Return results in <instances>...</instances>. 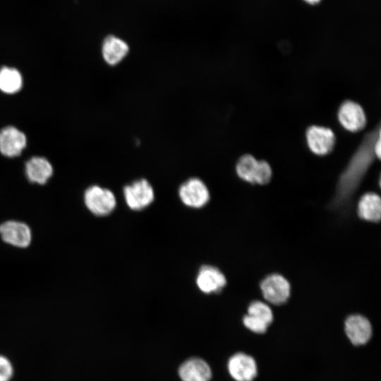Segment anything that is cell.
<instances>
[{
	"mask_svg": "<svg viewBox=\"0 0 381 381\" xmlns=\"http://www.w3.org/2000/svg\"><path fill=\"white\" fill-rule=\"evenodd\" d=\"M379 136H380V127L378 125L363 137L358 148L339 179L334 200L335 205L346 202L358 187L375 157L374 145Z\"/></svg>",
	"mask_w": 381,
	"mask_h": 381,
	"instance_id": "obj_1",
	"label": "cell"
},
{
	"mask_svg": "<svg viewBox=\"0 0 381 381\" xmlns=\"http://www.w3.org/2000/svg\"><path fill=\"white\" fill-rule=\"evenodd\" d=\"M84 202L90 212L100 217L109 214L116 206V199L113 192L97 185L91 186L85 190Z\"/></svg>",
	"mask_w": 381,
	"mask_h": 381,
	"instance_id": "obj_2",
	"label": "cell"
},
{
	"mask_svg": "<svg viewBox=\"0 0 381 381\" xmlns=\"http://www.w3.org/2000/svg\"><path fill=\"white\" fill-rule=\"evenodd\" d=\"M124 200L128 207L140 211L148 207L155 200V191L150 183L142 178L126 185L123 188Z\"/></svg>",
	"mask_w": 381,
	"mask_h": 381,
	"instance_id": "obj_3",
	"label": "cell"
},
{
	"mask_svg": "<svg viewBox=\"0 0 381 381\" xmlns=\"http://www.w3.org/2000/svg\"><path fill=\"white\" fill-rule=\"evenodd\" d=\"M179 196L186 206L200 208L210 200V192L206 184L199 178L187 179L179 188Z\"/></svg>",
	"mask_w": 381,
	"mask_h": 381,
	"instance_id": "obj_4",
	"label": "cell"
},
{
	"mask_svg": "<svg viewBox=\"0 0 381 381\" xmlns=\"http://www.w3.org/2000/svg\"><path fill=\"white\" fill-rule=\"evenodd\" d=\"M306 140L309 149L314 154L326 155L334 149L336 138L330 128L312 126L307 129Z\"/></svg>",
	"mask_w": 381,
	"mask_h": 381,
	"instance_id": "obj_5",
	"label": "cell"
},
{
	"mask_svg": "<svg viewBox=\"0 0 381 381\" xmlns=\"http://www.w3.org/2000/svg\"><path fill=\"white\" fill-rule=\"evenodd\" d=\"M260 288L265 300L274 305L285 303L290 295L289 282L277 274L269 275L264 279Z\"/></svg>",
	"mask_w": 381,
	"mask_h": 381,
	"instance_id": "obj_6",
	"label": "cell"
},
{
	"mask_svg": "<svg viewBox=\"0 0 381 381\" xmlns=\"http://www.w3.org/2000/svg\"><path fill=\"white\" fill-rule=\"evenodd\" d=\"M27 145L25 134L18 128L8 126L0 130V153L7 157L19 156Z\"/></svg>",
	"mask_w": 381,
	"mask_h": 381,
	"instance_id": "obj_7",
	"label": "cell"
},
{
	"mask_svg": "<svg viewBox=\"0 0 381 381\" xmlns=\"http://www.w3.org/2000/svg\"><path fill=\"white\" fill-rule=\"evenodd\" d=\"M0 235L4 241L18 248L28 247L32 239L30 227L25 223L14 220L0 225Z\"/></svg>",
	"mask_w": 381,
	"mask_h": 381,
	"instance_id": "obj_8",
	"label": "cell"
},
{
	"mask_svg": "<svg viewBox=\"0 0 381 381\" xmlns=\"http://www.w3.org/2000/svg\"><path fill=\"white\" fill-rule=\"evenodd\" d=\"M228 370L236 381H253L258 374L255 359L244 353H237L229 358Z\"/></svg>",
	"mask_w": 381,
	"mask_h": 381,
	"instance_id": "obj_9",
	"label": "cell"
},
{
	"mask_svg": "<svg viewBox=\"0 0 381 381\" xmlns=\"http://www.w3.org/2000/svg\"><path fill=\"white\" fill-rule=\"evenodd\" d=\"M338 119L341 125L351 132L362 130L366 123L363 108L358 103L346 100L339 108Z\"/></svg>",
	"mask_w": 381,
	"mask_h": 381,
	"instance_id": "obj_10",
	"label": "cell"
},
{
	"mask_svg": "<svg viewBox=\"0 0 381 381\" xmlns=\"http://www.w3.org/2000/svg\"><path fill=\"white\" fill-rule=\"evenodd\" d=\"M195 282L202 292L209 294L221 291L226 284V279L218 268L205 265L200 267Z\"/></svg>",
	"mask_w": 381,
	"mask_h": 381,
	"instance_id": "obj_11",
	"label": "cell"
},
{
	"mask_svg": "<svg viewBox=\"0 0 381 381\" xmlns=\"http://www.w3.org/2000/svg\"><path fill=\"white\" fill-rule=\"evenodd\" d=\"M344 330L350 341L356 346L366 344L372 336L370 321L361 315H352L346 318Z\"/></svg>",
	"mask_w": 381,
	"mask_h": 381,
	"instance_id": "obj_12",
	"label": "cell"
},
{
	"mask_svg": "<svg viewBox=\"0 0 381 381\" xmlns=\"http://www.w3.org/2000/svg\"><path fill=\"white\" fill-rule=\"evenodd\" d=\"M128 52V44L119 37L109 35L102 42V56L109 66H116L121 63Z\"/></svg>",
	"mask_w": 381,
	"mask_h": 381,
	"instance_id": "obj_13",
	"label": "cell"
},
{
	"mask_svg": "<svg viewBox=\"0 0 381 381\" xmlns=\"http://www.w3.org/2000/svg\"><path fill=\"white\" fill-rule=\"evenodd\" d=\"M179 375L182 381H210L212 370L204 360L191 358L181 364Z\"/></svg>",
	"mask_w": 381,
	"mask_h": 381,
	"instance_id": "obj_14",
	"label": "cell"
},
{
	"mask_svg": "<svg viewBox=\"0 0 381 381\" xmlns=\"http://www.w3.org/2000/svg\"><path fill=\"white\" fill-rule=\"evenodd\" d=\"M25 171L30 182L43 185L52 177L54 169L45 157L34 156L26 162Z\"/></svg>",
	"mask_w": 381,
	"mask_h": 381,
	"instance_id": "obj_15",
	"label": "cell"
},
{
	"mask_svg": "<svg viewBox=\"0 0 381 381\" xmlns=\"http://www.w3.org/2000/svg\"><path fill=\"white\" fill-rule=\"evenodd\" d=\"M358 213L361 218L366 221L379 222L381 215L380 196L374 193L364 194L359 200Z\"/></svg>",
	"mask_w": 381,
	"mask_h": 381,
	"instance_id": "obj_16",
	"label": "cell"
},
{
	"mask_svg": "<svg viewBox=\"0 0 381 381\" xmlns=\"http://www.w3.org/2000/svg\"><path fill=\"white\" fill-rule=\"evenodd\" d=\"M23 84L21 73L16 68L3 66L0 68V90L6 94L18 92Z\"/></svg>",
	"mask_w": 381,
	"mask_h": 381,
	"instance_id": "obj_17",
	"label": "cell"
},
{
	"mask_svg": "<svg viewBox=\"0 0 381 381\" xmlns=\"http://www.w3.org/2000/svg\"><path fill=\"white\" fill-rule=\"evenodd\" d=\"M258 160L251 155H243L238 160L236 171L238 176L245 181L255 183Z\"/></svg>",
	"mask_w": 381,
	"mask_h": 381,
	"instance_id": "obj_18",
	"label": "cell"
},
{
	"mask_svg": "<svg viewBox=\"0 0 381 381\" xmlns=\"http://www.w3.org/2000/svg\"><path fill=\"white\" fill-rule=\"evenodd\" d=\"M248 314L263 320L268 325L273 320V314L270 308L266 303L260 301H253L249 305Z\"/></svg>",
	"mask_w": 381,
	"mask_h": 381,
	"instance_id": "obj_19",
	"label": "cell"
},
{
	"mask_svg": "<svg viewBox=\"0 0 381 381\" xmlns=\"http://www.w3.org/2000/svg\"><path fill=\"white\" fill-rule=\"evenodd\" d=\"M243 322L246 328L257 334L265 333L269 326L263 320L248 314L243 317Z\"/></svg>",
	"mask_w": 381,
	"mask_h": 381,
	"instance_id": "obj_20",
	"label": "cell"
},
{
	"mask_svg": "<svg viewBox=\"0 0 381 381\" xmlns=\"http://www.w3.org/2000/svg\"><path fill=\"white\" fill-rule=\"evenodd\" d=\"M272 177V169L270 164L265 160L258 161L255 183L264 185L267 183Z\"/></svg>",
	"mask_w": 381,
	"mask_h": 381,
	"instance_id": "obj_21",
	"label": "cell"
},
{
	"mask_svg": "<svg viewBox=\"0 0 381 381\" xmlns=\"http://www.w3.org/2000/svg\"><path fill=\"white\" fill-rule=\"evenodd\" d=\"M12 374V368L8 361L0 356V381H7Z\"/></svg>",
	"mask_w": 381,
	"mask_h": 381,
	"instance_id": "obj_22",
	"label": "cell"
},
{
	"mask_svg": "<svg viewBox=\"0 0 381 381\" xmlns=\"http://www.w3.org/2000/svg\"><path fill=\"white\" fill-rule=\"evenodd\" d=\"M374 152L375 157L378 159H380V154H381V142H380V136H379L374 145Z\"/></svg>",
	"mask_w": 381,
	"mask_h": 381,
	"instance_id": "obj_23",
	"label": "cell"
},
{
	"mask_svg": "<svg viewBox=\"0 0 381 381\" xmlns=\"http://www.w3.org/2000/svg\"><path fill=\"white\" fill-rule=\"evenodd\" d=\"M306 1H307L308 3H310V4H316L318 2H319L320 0H305Z\"/></svg>",
	"mask_w": 381,
	"mask_h": 381,
	"instance_id": "obj_24",
	"label": "cell"
}]
</instances>
